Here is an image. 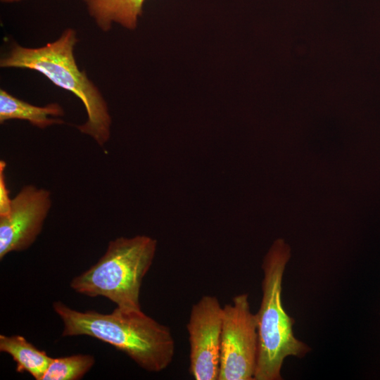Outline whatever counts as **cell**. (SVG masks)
I'll list each match as a JSON object with an SVG mask.
<instances>
[{
	"instance_id": "5b68a950",
	"label": "cell",
	"mask_w": 380,
	"mask_h": 380,
	"mask_svg": "<svg viewBox=\"0 0 380 380\" xmlns=\"http://www.w3.org/2000/svg\"><path fill=\"white\" fill-rule=\"evenodd\" d=\"M255 314L248 294L241 293L223 307L218 380H254L258 355Z\"/></svg>"
},
{
	"instance_id": "52a82bcc",
	"label": "cell",
	"mask_w": 380,
	"mask_h": 380,
	"mask_svg": "<svg viewBox=\"0 0 380 380\" xmlns=\"http://www.w3.org/2000/svg\"><path fill=\"white\" fill-rule=\"evenodd\" d=\"M51 207V192L34 185L24 186L12 198L9 213L0 217V259L26 250L41 233Z\"/></svg>"
},
{
	"instance_id": "8fae6325",
	"label": "cell",
	"mask_w": 380,
	"mask_h": 380,
	"mask_svg": "<svg viewBox=\"0 0 380 380\" xmlns=\"http://www.w3.org/2000/svg\"><path fill=\"white\" fill-rule=\"evenodd\" d=\"M94 363V357L89 354L53 358L42 380H78L91 369Z\"/></svg>"
},
{
	"instance_id": "ba28073f",
	"label": "cell",
	"mask_w": 380,
	"mask_h": 380,
	"mask_svg": "<svg viewBox=\"0 0 380 380\" xmlns=\"http://www.w3.org/2000/svg\"><path fill=\"white\" fill-rule=\"evenodd\" d=\"M64 110L57 103L37 106L19 99L4 89L0 90V122L13 119L28 121L41 129L55 124H63V120L49 118L61 117Z\"/></svg>"
},
{
	"instance_id": "30bf717a",
	"label": "cell",
	"mask_w": 380,
	"mask_h": 380,
	"mask_svg": "<svg viewBox=\"0 0 380 380\" xmlns=\"http://www.w3.org/2000/svg\"><path fill=\"white\" fill-rule=\"evenodd\" d=\"M0 351L11 356L17 372H27L36 380L42 379L53 359L20 335L1 334Z\"/></svg>"
},
{
	"instance_id": "4fadbf2b",
	"label": "cell",
	"mask_w": 380,
	"mask_h": 380,
	"mask_svg": "<svg viewBox=\"0 0 380 380\" xmlns=\"http://www.w3.org/2000/svg\"><path fill=\"white\" fill-rule=\"evenodd\" d=\"M2 2H4V3H11V2H14V1H20V0H1Z\"/></svg>"
},
{
	"instance_id": "7c38bea8",
	"label": "cell",
	"mask_w": 380,
	"mask_h": 380,
	"mask_svg": "<svg viewBox=\"0 0 380 380\" xmlns=\"http://www.w3.org/2000/svg\"><path fill=\"white\" fill-rule=\"evenodd\" d=\"M6 163L0 161V217L7 215L11 208L12 198H10L9 189L6 186L5 178Z\"/></svg>"
},
{
	"instance_id": "8992f818",
	"label": "cell",
	"mask_w": 380,
	"mask_h": 380,
	"mask_svg": "<svg viewBox=\"0 0 380 380\" xmlns=\"http://www.w3.org/2000/svg\"><path fill=\"white\" fill-rule=\"evenodd\" d=\"M223 307L218 298L205 295L193 305L186 324L189 372L196 380H218Z\"/></svg>"
},
{
	"instance_id": "6da1fadb",
	"label": "cell",
	"mask_w": 380,
	"mask_h": 380,
	"mask_svg": "<svg viewBox=\"0 0 380 380\" xmlns=\"http://www.w3.org/2000/svg\"><path fill=\"white\" fill-rule=\"evenodd\" d=\"M61 318L62 336H88L125 353L139 367L149 372H160L172 362L175 343L167 326L140 310L115 308L111 313L78 311L61 301L53 303Z\"/></svg>"
},
{
	"instance_id": "7a4b0ae2",
	"label": "cell",
	"mask_w": 380,
	"mask_h": 380,
	"mask_svg": "<svg viewBox=\"0 0 380 380\" xmlns=\"http://www.w3.org/2000/svg\"><path fill=\"white\" fill-rule=\"evenodd\" d=\"M77 42L76 31L68 28L58 39L39 48L15 44L1 59L0 66L37 71L57 87L77 96L87 113V121L77 129L103 146L110 137L111 117L100 91L76 63L73 50Z\"/></svg>"
},
{
	"instance_id": "277c9868",
	"label": "cell",
	"mask_w": 380,
	"mask_h": 380,
	"mask_svg": "<svg viewBox=\"0 0 380 380\" xmlns=\"http://www.w3.org/2000/svg\"><path fill=\"white\" fill-rule=\"evenodd\" d=\"M157 248L156 239L146 235L118 237L109 241L98 262L70 281L75 292L103 296L125 310H140V290Z\"/></svg>"
},
{
	"instance_id": "3957f363",
	"label": "cell",
	"mask_w": 380,
	"mask_h": 380,
	"mask_svg": "<svg viewBox=\"0 0 380 380\" xmlns=\"http://www.w3.org/2000/svg\"><path fill=\"white\" fill-rule=\"evenodd\" d=\"M290 256L289 246L279 239L263 259L262 296L255 314L258 343L254 380L282 379L284 360L289 356L302 357L310 351L309 346L294 336V319L282 304V281Z\"/></svg>"
},
{
	"instance_id": "9c48e42d",
	"label": "cell",
	"mask_w": 380,
	"mask_h": 380,
	"mask_svg": "<svg viewBox=\"0 0 380 380\" xmlns=\"http://www.w3.org/2000/svg\"><path fill=\"white\" fill-rule=\"evenodd\" d=\"M145 0H84L89 14L104 32L111 28L113 23L133 30L142 13Z\"/></svg>"
}]
</instances>
